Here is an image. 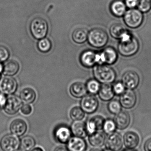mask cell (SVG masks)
Wrapping results in <instances>:
<instances>
[{"label": "cell", "instance_id": "1", "mask_svg": "<svg viewBox=\"0 0 151 151\" xmlns=\"http://www.w3.org/2000/svg\"><path fill=\"white\" fill-rule=\"evenodd\" d=\"M138 40L129 32L120 40L118 50L121 55L125 57H130L135 55L139 49Z\"/></svg>", "mask_w": 151, "mask_h": 151}, {"label": "cell", "instance_id": "2", "mask_svg": "<svg viewBox=\"0 0 151 151\" xmlns=\"http://www.w3.org/2000/svg\"><path fill=\"white\" fill-rule=\"evenodd\" d=\"M96 80L104 84H110L115 81L116 74L114 70L106 65L99 64L94 69Z\"/></svg>", "mask_w": 151, "mask_h": 151}, {"label": "cell", "instance_id": "3", "mask_svg": "<svg viewBox=\"0 0 151 151\" xmlns=\"http://www.w3.org/2000/svg\"><path fill=\"white\" fill-rule=\"evenodd\" d=\"M30 31L33 37L36 40L43 39L46 37L48 31V22L42 18H35L30 23Z\"/></svg>", "mask_w": 151, "mask_h": 151}, {"label": "cell", "instance_id": "4", "mask_svg": "<svg viewBox=\"0 0 151 151\" xmlns=\"http://www.w3.org/2000/svg\"><path fill=\"white\" fill-rule=\"evenodd\" d=\"M108 39L107 33L102 28H94L88 35V41L94 47L102 48L104 47L108 42Z\"/></svg>", "mask_w": 151, "mask_h": 151}, {"label": "cell", "instance_id": "5", "mask_svg": "<svg viewBox=\"0 0 151 151\" xmlns=\"http://www.w3.org/2000/svg\"><path fill=\"white\" fill-rule=\"evenodd\" d=\"M124 22L128 27L137 28L143 22V13L136 8L127 10L123 17Z\"/></svg>", "mask_w": 151, "mask_h": 151}, {"label": "cell", "instance_id": "6", "mask_svg": "<svg viewBox=\"0 0 151 151\" xmlns=\"http://www.w3.org/2000/svg\"><path fill=\"white\" fill-rule=\"evenodd\" d=\"M118 58V53L115 49L112 47H107L102 52L98 53V63L113 64L116 63Z\"/></svg>", "mask_w": 151, "mask_h": 151}, {"label": "cell", "instance_id": "7", "mask_svg": "<svg viewBox=\"0 0 151 151\" xmlns=\"http://www.w3.org/2000/svg\"><path fill=\"white\" fill-rule=\"evenodd\" d=\"M20 141L13 134L4 136L0 141V147L3 151H16L20 147Z\"/></svg>", "mask_w": 151, "mask_h": 151}, {"label": "cell", "instance_id": "8", "mask_svg": "<svg viewBox=\"0 0 151 151\" xmlns=\"http://www.w3.org/2000/svg\"><path fill=\"white\" fill-rule=\"evenodd\" d=\"M98 106V100L92 94L84 96L81 101V107L86 113H93L97 110Z\"/></svg>", "mask_w": 151, "mask_h": 151}, {"label": "cell", "instance_id": "9", "mask_svg": "<svg viewBox=\"0 0 151 151\" xmlns=\"http://www.w3.org/2000/svg\"><path fill=\"white\" fill-rule=\"evenodd\" d=\"M123 139L122 136L118 132L110 134L105 142L106 148L113 151H119L123 147Z\"/></svg>", "mask_w": 151, "mask_h": 151}, {"label": "cell", "instance_id": "10", "mask_svg": "<svg viewBox=\"0 0 151 151\" xmlns=\"http://www.w3.org/2000/svg\"><path fill=\"white\" fill-rule=\"evenodd\" d=\"M22 101L16 96H11L7 99L4 106V111L9 115L16 114L22 106Z\"/></svg>", "mask_w": 151, "mask_h": 151}, {"label": "cell", "instance_id": "11", "mask_svg": "<svg viewBox=\"0 0 151 151\" xmlns=\"http://www.w3.org/2000/svg\"><path fill=\"white\" fill-rule=\"evenodd\" d=\"M122 83L128 89H134L138 86L140 82L139 75L134 71H128L122 77Z\"/></svg>", "mask_w": 151, "mask_h": 151}, {"label": "cell", "instance_id": "12", "mask_svg": "<svg viewBox=\"0 0 151 151\" xmlns=\"http://www.w3.org/2000/svg\"><path fill=\"white\" fill-rule=\"evenodd\" d=\"M17 88V83L14 78L5 77L0 83V90L5 95H12L15 93Z\"/></svg>", "mask_w": 151, "mask_h": 151}, {"label": "cell", "instance_id": "13", "mask_svg": "<svg viewBox=\"0 0 151 151\" xmlns=\"http://www.w3.org/2000/svg\"><path fill=\"white\" fill-rule=\"evenodd\" d=\"M137 96L135 93L131 89H128L121 95L120 103L124 108L130 109L135 105Z\"/></svg>", "mask_w": 151, "mask_h": 151}, {"label": "cell", "instance_id": "14", "mask_svg": "<svg viewBox=\"0 0 151 151\" xmlns=\"http://www.w3.org/2000/svg\"><path fill=\"white\" fill-rule=\"evenodd\" d=\"M27 124L21 119H15L10 125L9 129L12 134L17 137L24 135L27 130Z\"/></svg>", "mask_w": 151, "mask_h": 151}, {"label": "cell", "instance_id": "15", "mask_svg": "<svg viewBox=\"0 0 151 151\" xmlns=\"http://www.w3.org/2000/svg\"><path fill=\"white\" fill-rule=\"evenodd\" d=\"M80 61L84 67H93L96 63H98V53L93 50H86L81 55Z\"/></svg>", "mask_w": 151, "mask_h": 151}, {"label": "cell", "instance_id": "16", "mask_svg": "<svg viewBox=\"0 0 151 151\" xmlns=\"http://www.w3.org/2000/svg\"><path fill=\"white\" fill-rule=\"evenodd\" d=\"M71 128L65 126L58 127L55 131V137L58 142L62 144H66L72 137Z\"/></svg>", "mask_w": 151, "mask_h": 151}, {"label": "cell", "instance_id": "17", "mask_svg": "<svg viewBox=\"0 0 151 151\" xmlns=\"http://www.w3.org/2000/svg\"><path fill=\"white\" fill-rule=\"evenodd\" d=\"M66 144L69 151H85L87 148L86 141L77 137H71Z\"/></svg>", "mask_w": 151, "mask_h": 151}, {"label": "cell", "instance_id": "18", "mask_svg": "<svg viewBox=\"0 0 151 151\" xmlns=\"http://www.w3.org/2000/svg\"><path fill=\"white\" fill-rule=\"evenodd\" d=\"M130 116L127 112L121 111L116 114L114 121L117 128L121 130L126 129L130 123Z\"/></svg>", "mask_w": 151, "mask_h": 151}, {"label": "cell", "instance_id": "19", "mask_svg": "<svg viewBox=\"0 0 151 151\" xmlns=\"http://www.w3.org/2000/svg\"><path fill=\"white\" fill-rule=\"evenodd\" d=\"M72 134L75 137L85 138L88 134L87 124L82 121H75L71 126Z\"/></svg>", "mask_w": 151, "mask_h": 151}, {"label": "cell", "instance_id": "20", "mask_svg": "<svg viewBox=\"0 0 151 151\" xmlns=\"http://www.w3.org/2000/svg\"><path fill=\"white\" fill-rule=\"evenodd\" d=\"M127 8L125 2L122 0H114L110 6L112 14L117 17H123L126 12Z\"/></svg>", "mask_w": 151, "mask_h": 151}, {"label": "cell", "instance_id": "21", "mask_svg": "<svg viewBox=\"0 0 151 151\" xmlns=\"http://www.w3.org/2000/svg\"><path fill=\"white\" fill-rule=\"evenodd\" d=\"M105 121V119L99 115H96L91 118L87 124L88 134H92L97 130L103 129Z\"/></svg>", "mask_w": 151, "mask_h": 151}, {"label": "cell", "instance_id": "22", "mask_svg": "<svg viewBox=\"0 0 151 151\" xmlns=\"http://www.w3.org/2000/svg\"><path fill=\"white\" fill-rule=\"evenodd\" d=\"M123 143L127 149H133L138 146L140 137L136 133L133 131L127 132L123 137Z\"/></svg>", "mask_w": 151, "mask_h": 151}, {"label": "cell", "instance_id": "23", "mask_svg": "<svg viewBox=\"0 0 151 151\" xmlns=\"http://www.w3.org/2000/svg\"><path fill=\"white\" fill-rule=\"evenodd\" d=\"M110 32L113 37L120 40L129 32L124 25L120 24L112 25L110 27Z\"/></svg>", "mask_w": 151, "mask_h": 151}, {"label": "cell", "instance_id": "24", "mask_svg": "<svg viewBox=\"0 0 151 151\" xmlns=\"http://www.w3.org/2000/svg\"><path fill=\"white\" fill-rule=\"evenodd\" d=\"M87 91L86 85L81 82L74 83L70 86V93L74 97H82L86 95Z\"/></svg>", "mask_w": 151, "mask_h": 151}, {"label": "cell", "instance_id": "25", "mask_svg": "<svg viewBox=\"0 0 151 151\" xmlns=\"http://www.w3.org/2000/svg\"><path fill=\"white\" fill-rule=\"evenodd\" d=\"M105 140L106 137L104 133L97 131L90 134L88 137L90 144L95 147L103 146L105 143Z\"/></svg>", "mask_w": 151, "mask_h": 151}, {"label": "cell", "instance_id": "26", "mask_svg": "<svg viewBox=\"0 0 151 151\" xmlns=\"http://www.w3.org/2000/svg\"><path fill=\"white\" fill-rule=\"evenodd\" d=\"M19 69V63L16 60H10L5 63L3 66V72L4 75L7 76H12L17 73Z\"/></svg>", "mask_w": 151, "mask_h": 151}, {"label": "cell", "instance_id": "27", "mask_svg": "<svg viewBox=\"0 0 151 151\" xmlns=\"http://www.w3.org/2000/svg\"><path fill=\"white\" fill-rule=\"evenodd\" d=\"M36 95L34 90L32 88H26L20 91V97L25 104H32L36 99Z\"/></svg>", "mask_w": 151, "mask_h": 151}, {"label": "cell", "instance_id": "28", "mask_svg": "<svg viewBox=\"0 0 151 151\" xmlns=\"http://www.w3.org/2000/svg\"><path fill=\"white\" fill-rule=\"evenodd\" d=\"M98 93L100 98L105 101L112 99L115 94L113 87L109 84L104 83L100 87Z\"/></svg>", "mask_w": 151, "mask_h": 151}, {"label": "cell", "instance_id": "29", "mask_svg": "<svg viewBox=\"0 0 151 151\" xmlns=\"http://www.w3.org/2000/svg\"><path fill=\"white\" fill-rule=\"evenodd\" d=\"M88 35V32L85 28H77L73 32L72 38L75 43L82 44L87 40Z\"/></svg>", "mask_w": 151, "mask_h": 151}, {"label": "cell", "instance_id": "30", "mask_svg": "<svg viewBox=\"0 0 151 151\" xmlns=\"http://www.w3.org/2000/svg\"><path fill=\"white\" fill-rule=\"evenodd\" d=\"M35 145L34 138L31 136H24L20 141V148L24 151H31Z\"/></svg>", "mask_w": 151, "mask_h": 151}, {"label": "cell", "instance_id": "31", "mask_svg": "<svg viewBox=\"0 0 151 151\" xmlns=\"http://www.w3.org/2000/svg\"><path fill=\"white\" fill-rule=\"evenodd\" d=\"M37 48L42 53H48L52 48L51 41L47 38L41 39L37 43Z\"/></svg>", "mask_w": 151, "mask_h": 151}, {"label": "cell", "instance_id": "32", "mask_svg": "<svg viewBox=\"0 0 151 151\" xmlns=\"http://www.w3.org/2000/svg\"><path fill=\"white\" fill-rule=\"evenodd\" d=\"M85 112L81 107L75 106L73 107L70 112V116L72 120L80 121L83 119L85 117Z\"/></svg>", "mask_w": 151, "mask_h": 151}, {"label": "cell", "instance_id": "33", "mask_svg": "<svg viewBox=\"0 0 151 151\" xmlns=\"http://www.w3.org/2000/svg\"><path fill=\"white\" fill-rule=\"evenodd\" d=\"M86 87L87 91L90 94L94 95L98 93L101 86L99 82L97 80L91 79L87 82Z\"/></svg>", "mask_w": 151, "mask_h": 151}, {"label": "cell", "instance_id": "34", "mask_svg": "<svg viewBox=\"0 0 151 151\" xmlns=\"http://www.w3.org/2000/svg\"><path fill=\"white\" fill-rule=\"evenodd\" d=\"M116 128L117 127L114 120L109 119L105 121L103 129L106 134H111L115 131Z\"/></svg>", "mask_w": 151, "mask_h": 151}, {"label": "cell", "instance_id": "35", "mask_svg": "<svg viewBox=\"0 0 151 151\" xmlns=\"http://www.w3.org/2000/svg\"><path fill=\"white\" fill-rule=\"evenodd\" d=\"M121 106L120 103L118 100H112L108 104V110L111 113L116 114L121 111Z\"/></svg>", "mask_w": 151, "mask_h": 151}, {"label": "cell", "instance_id": "36", "mask_svg": "<svg viewBox=\"0 0 151 151\" xmlns=\"http://www.w3.org/2000/svg\"><path fill=\"white\" fill-rule=\"evenodd\" d=\"M137 9L142 13H146L151 9V0H139Z\"/></svg>", "mask_w": 151, "mask_h": 151}, {"label": "cell", "instance_id": "37", "mask_svg": "<svg viewBox=\"0 0 151 151\" xmlns=\"http://www.w3.org/2000/svg\"><path fill=\"white\" fill-rule=\"evenodd\" d=\"M9 50L4 46H0V62L6 61L9 57Z\"/></svg>", "mask_w": 151, "mask_h": 151}, {"label": "cell", "instance_id": "38", "mask_svg": "<svg viewBox=\"0 0 151 151\" xmlns=\"http://www.w3.org/2000/svg\"><path fill=\"white\" fill-rule=\"evenodd\" d=\"M125 88L124 84L121 82L115 83L113 87L114 94L117 95H121L125 91Z\"/></svg>", "mask_w": 151, "mask_h": 151}, {"label": "cell", "instance_id": "39", "mask_svg": "<svg viewBox=\"0 0 151 151\" xmlns=\"http://www.w3.org/2000/svg\"><path fill=\"white\" fill-rule=\"evenodd\" d=\"M32 107L29 104H25L21 106L20 111L24 115H28L31 114L32 112Z\"/></svg>", "mask_w": 151, "mask_h": 151}, {"label": "cell", "instance_id": "40", "mask_svg": "<svg viewBox=\"0 0 151 151\" xmlns=\"http://www.w3.org/2000/svg\"><path fill=\"white\" fill-rule=\"evenodd\" d=\"M124 2L127 8L129 9H135L137 7L139 0H125Z\"/></svg>", "mask_w": 151, "mask_h": 151}, {"label": "cell", "instance_id": "41", "mask_svg": "<svg viewBox=\"0 0 151 151\" xmlns=\"http://www.w3.org/2000/svg\"><path fill=\"white\" fill-rule=\"evenodd\" d=\"M144 148L145 151H151V138L148 139L145 142Z\"/></svg>", "mask_w": 151, "mask_h": 151}, {"label": "cell", "instance_id": "42", "mask_svg": "<svg viewBox=\"0 0 151 151\" xmlns=\"http://www.w3.org/2000/svg\"><path fill=\"white\" fill-rule=\"evenodd\" d=\"M54 151H69L67 148L66 147H63V146H60L58 147L55 149Z\"/></svg>", "mask_w": 151, "mask_h": 151}, {"label": "cell", "instance_id": "43", "mask_svg": "<svg viewBox=\"0 0 151 151\" xmlns=\"http://www.w3.org/2000/svg\"><path fill=\"white\" fill-rule=\"evenodd\" d=\"M31 151H43V150L40 147H36V148H33Z\"/></svg>", "mask_w": 151, "mask_h": 151}, {"label": "cell", "instance_id": "44", "mask_svg": "<svg viewBox=\"0 0 151 151\" xmlns=\"http://www.w3.org/2000/svg\"><path fill=\"white\" fill-rule=\"evenodd\" d=\"M90 151H103L102 149H99V148H93L91 149Z\"/></svg>", "mask_w": 151, "mask_h": 151}, {"label": "cell", "instance_id": "45", "mask_svg": "<svg viewBox=\"0 0 151 151\" xmlns=\"http://www.w3.org/2000/svg\"><path fill=\"white\" fill-rule=\"evenodd\" d=\"M3 66L0 62V76H1V73L3 72Z\"/></svg>", "mask_w": 151, "mask_h": 151}, {"label": "cell", "instance_id": "46", "mask_svg": "<svg viewBox=\"0 0 151 151\" xmlns=\"http://www.w3.org/2000/svg\"><path fill=\"white\" fill-rule=\"evenodd\" d=\"M123 151H135L134 150H133V149H128L127 150H124Z\"/></svg>", "mask_w": 151, "mask_h": 151}, {"label": "cell", "instance_id": "47", "mask_svg": "<svg viewBox=\"0 0 151 151\" xmlns=\"http://www.w3.org/2000/svg\"><path fill=\"white\" fill-rule=\"evenodd\" d=\"M103 151H113L111 150H109V149H107V150H104Z\"/></svg>", "mask_w": 151, "mask_h": 151}, {"label": "cell", "instance_id": "48", "mask_svg": "<svg viewBox=\"0 0 151 151\" xmlns=\"http://www.w3.org/2000/svg\"><path fill=\"white\" fill-rule=\"evenodd\" d=\"M16 151H24L22 150H20Z\"/></svg>", "mask_w": 151, "mask_h": 151}, {"label": "cell", "instance_id": "49", "mask_svg": "<svg viewBox=\"0 0 151 151\" xmlns=\"http://www.w3.org/2000/svg\"><path fill=\"white\" fill-rule=\"evenodd\" d=\"M1 105H0V107H1Z\"/></svg>", "mask_w": 151, "mask_h": 151}, {"label": "cell", "instance_id": "50", "mask_svg": "<svg viewBox=\"0 0 151 151\" xmlns=\"http://www.w3.org/2000/svg\"></svg>", "mask_w": 151, "mask_h": 151}]
</instances>
